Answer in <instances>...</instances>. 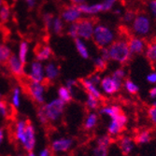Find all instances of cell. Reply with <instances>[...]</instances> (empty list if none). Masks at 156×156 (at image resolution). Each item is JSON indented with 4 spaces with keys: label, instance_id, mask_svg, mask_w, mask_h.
<instances>
[{
    "label": "cell",
    "instance_id": "ee69618b",
    "mask_svg": "<svg viewBox=\"0 0 156 156\" xmlns=\"http://www.w3.org/2000/svg\"><path fill=\"white\" fill-rule=\"evenodd\" d=\"M77 80H73V79H68V80H66V85L65 86L71 92L72 94H74V89H75V87L77 86Z\"/></svg>",
    "mask_w": 156,
    "mask_h": 156
},
{
    "label": "cell",
    "instance_id": "c3c4849f",
    "mask_svg": "<svg viewBox=\"0 0 156 156\" xmlns=\"http://www.w3.org/2000/svg\"><path fill=\"white\" fill-rule=\"evenodd\" d=\"M146 80H147V81H148L149 83H151V84H156V71L150 73V74L147 76Z\"/></svg>",
    "mask_w": 156,
    "mask_h": 156
},
{
    "label": "cell",
    "instance_id": "db71d44e",
    "mask_svg": "<svg viewBox=\"0 0 156 156\" xmlns=\"http://www.w3.org/2000/svg\"><path fill=\"white\" fill-rule=\"evenodd\" d=\"M24 1L27 3L29 8H34V6L36 5V0H24Z\"/></svg>",
    "mask_w": 156,
    "mask_h": 156
},
{
    "label": "cell",
    "instance_id": "b9f144b4",
    "mask_svg": "<svg viewBox=\"0 0 156 156\" xmlns=\"http://www.w3.org/2000/svg\"><path fill=\"white\" fill-rule=\"evenodd\" d=\"M117 2V0H104V2L101 3L102 4V9L103 11H108L110 10L114 4Z\"/></svg>",
    "mask_w": 156,
    "mask_h": 156
},
{
    "label": "cell",
    "instance_id": "2e32d148",
    "mask_svg": "<svg viewBox=\"0 0 156 156\" xmlns=\"http://www.w3.org/2000/svg\"><path fill=\"white\" fill-rule=\"evenodd\" d=\"M131 54H141L145 50V41L136 37H130L127 41Z\"/></svg>",
    "mask_w": 156,
    "mask_h": 156
},
{
    "label": "cell",
    "instance_id": "603a6c76",
    "mask_svg": "<svg viewBox=\"0 0 156 156\" xmlns=\"http://www.w3.org/2000/svg\"><path fill=\"white\" fill-rule=\"evenodd\" d=\"M151 139H152V134L149 130H141L136 135L134 138L136 144H138V145L149 144L151 141Z\"/></svg>",
    "mask_w": 156,
    "mask_h": 156
},
{
    "label": "cell",
    "instance_id": "d6986e66",
    "mask_svg": "<svg viewBox=\"0 0 156 156\" xmlns=\"http://www.w3.org/2000/svg\"><path fill=\"white\" fill-rule=\"evenodd\" d=\"M35 55L37 61L43 62L49 60L52 55V50L48 45H38L35 50Z\"/></svg>",
    "mask_w": 156,
    "mask_h": 156
},
{
    "label": "cell",
    "instance_id": "f35d334b",
    "mask_svg": "<svg viewBox=\"0 0 156 156\" xmlns=\"http://www.w3.org/2000/svg\"><path fill=\"white\" fill-rule=\"evenodd\" d=\"M53 19H54V17L51 13H45L43 15V23H44V25H45V28L47 31L51 29Z\"/></svg>",
    "mask_w": 156,
    "mask_h": 156
},
{
    "label": "cell",
    "instance_id": "5b68a950",
    "mask_svg": "<svg viewBox=\"0 0 156 156\" xmlns=\"http://www.w3.org/2000/svg\"><path fill=\"white\" fill-rule=\"evenodd\" d=\"M127 123H128V117L122 112L118 116L110 119L107 128L108 134L112 137L119 136L125 129Z\"/></svg>",
    "mask_w": 156,
    "mask_h": 156
},
{
    "label": "cell",
    "instance_id": "30bf717a",
    "mask_svg": "<svg viewBox=\"0 0 156 156\" xmlns=\"http://www.w3.org/2000/svg\"><path fill=\"white\" fill-rule=\"evenodd\" d=\"M150 20L146 15L141 14V15L135 17L133 23V30L136 34L139 36H145L150 32Z\"/></svg>",
    "mask_w": 156,
    "mask_h": 156
},
{
    "label": "cell",
    "instance_id": "bcb514c9",
    "mask_svg": "<svg viewBox=\"0 0 156 156\" xmlns=\"http://www.w3.org/2000/svg\"><path fill=\"white\" fill-rule=\"evenodd\" d=\"M136 17V14L134 11H131V10H128V11H126L125 14L123 15V21L126 22V23H129L131 21H133Z\"/></svg>",
    "mask_w": 156,
    "mask_h": 156
},
{
    "label": "cell",
    "instance_id": "52a82bcc",
    "mask_svg": "<svg viewBox=\"0 0 156 156\" xmlns=\"http://www.w3.org/2000/svg\"><path fill=\"white\" fill-rule=\"evenodd\" d=\"M78 37L90 39L93 37L94 29V22L90 18H80L77 22Z\"/></svg>",
    "mask_w": 156,
    "mask_h": 156
},
{
    "label": "cell",
    "instance_id": "8992f818",
    "mask_svg": "<svg viewBox=\"0 0 156 156\" xmlns=\"http://www.w3.org/2000/svg\"><path fill=\"white\" fill-rule=\"evenodd\" d=\"M74 146V140L71 137L61 136L54 138L51 142L50 149L52 153H66Z\"/></svg>",
    "mask_w": 156,
    "mask_h": 156
},
{
    "label": "cell",
    "instance_id": "ac0fdd59",
    "mask_svg": "<svg viewBox=\"0 0 156 156\" xmlns=\"http://www.w3.org/2000/svg\"><path fill=\"white\" fill-rule=\"evenodd\" d=\"M28 120L26 119H19L15 122V126H14V136L15 139L22 145L24 139V134H25V128L27 125Z\"/></svg>",
    "mask_w": 156,
    "mask_h": 156
},
{
    "label": "cell",
    "instance_id": "74e56055",
    "mask_svg": "<svg viewBox=\"0 0 156 156\" xmlns=\"http://www.w3.org/2000/svg\"><path fill=\"white\" fill-rule=\"evenodd\" d=\"M93 156H108V148L95 145L92 151Z\"/></svg>",
    "mask_w": 156,
    "mask_h": 156
},
{
    "label": "cell",
    "instance_id": "ab89813d",
    "mask_svg": "<svg viewBox=\"0 0 156 156\" xmlns=\"http://www.w3.org/2000/svg\"><path fill=\"white\" fill-rule=\"evenodd\" d=\"M125 71H124V69L123 68H118L116 69L114 72H113V74L111 75V77L113 79H115L121 82H123L124 79H125Z\"/></svg>",
    "mask_w": 156,
    "mask_h": 156
},
{
    "label": "cell",
    "instance_id": "11a10c76",
    "mask_svg": "<svg viewBox=\"0 0 156 156\" xmlns=\"http://www.w3.org/2000/svg\"><path fill=\"white\" fill-rule=\"evenodd\" d=\"M84 1H85V0H70V2H71L73 5H76V6L80 5V4H83Z\"/></svg>",
    "mask_w": 156,
    "mask_h": 156
},
{
    "label": "cell",
    "instance_id": "cb8c5ba5",
    "mask_svg": "<svg viewBox=\"0 0 156 156\" xmlns=\"http://www.w3.org/2000/svg\"><path fill=\"white\" fill-rule=\"evenodd\" d=\"M10 101L12 108L18 109L21 107V88L19 86H15L13 88Z\"/></svg>",
    "mask_w": 156,
    "mask_h": 156
},
{
    "label": "cell",
    "instance_id": "60d3db41",
    "mask_svg": "<svg viewBox=\"0 0 156 156\" xmlns=\"http://www.w3.org/2000/svg\"><path fill=\"white\" fill-rule=\"evenodd\" d=\"M37 119H38V121H39V122H40L41 124L46 125V124L49 123V122H48V120H47V118H46V115H45V113H44V111H43V108H42L41 105L39 106V108H38V109H37Z\"/></svg>",
    "mask_w": 156,
    "mask_h": 156
},
{
    "label": "cell",
    "instance_id": "f1b7e54d",
    "mask_svg": "<svg viewBox=\"0 0 156 156\" xmlns=\"http://www.w3.org/2000/svg\"><path fill=\"white\" fill-rule=\"evenodd\" d=\"M99 101L100 100H98V99H96L93 95L87 94L86 100H85V107L90 111H95L96 109L99 108Z\"/></svg>",
    "mask_w": 156,
    "mask_h": 156
},
{
    "label": "cell",
    "instance_id": "6f0895ef",
    "mask_svg": "<svg viewBox=\"0 0 156 156\" xmlns=\"http://www.w3.org/2000/svg\"><path fill=\"white\" fill-rule=\"evenodd\" d=\"M4 4V2H3V0H0V7H1L2 5Z\"/></svg>",
    "mask_w": 156,
    "mask_h": 156
},
{
    "label": "cell",
    "instance_id": "8d00e7d4",
    "mask_svg": "<svg viewBox=\"0 0 156 156\" xmlns=\"http://www.w3.org/2000/svg\"><path fill=\"white\" fill-rule=\"evenodd\" d=\"M94 67L96 68L97 72H102L107 68L108 66V62L105 61L104 59H102L101 57H97L94 60Z\"/></svg>",
    "mask_w": 156,
    "mask_h": 156
},
{
    "label": "cell",
    "instance_id": "1f68e13d",
    "mask_svg": "<svg viewBox=\"0 0 156 156\" xmlns=\"http://www.w3.org/2000/svg\"><path fill=\"white\" fill-rule=\"evenodd\" d=\"M11 55L10 49L3 44H0V64H7Z\"/></svg>",
    "mask_w": 156,
    "mask_h": 156
},
{
    "label": "cell",
    "instance_id": "7c38bea8",
    "mask_svg": "<svg viewBox=\"0 0 156 156\" xmlns=\"http://www.w3.org/2000/svg\"><path fill=\"white\" fill-rule=\"evenodd\" d=\"M81 15V12L80 11L79 8L76 5L66 7L61 13V18L66 23H75L77 22Z\"/></svg>",
    "mask_w": 156,
    "mask_h": 156
},
{
    "label": "cell",
    "instance_id": "f907efd6",
    "mask_svg": "<svg viewBox=\"0 0 156 156\" xmlns=\"http://www.w3.org/2000/svg\"><path fill=\"white\" fill-rule=\"evenodd\" d=\"M150 8H151V10L153 14V16L156 18V0H151V3H150Z\"/></svg>",
    "mask_w": 156,
    "mask_h": 156
},
{
    "label": "cell",
    "instance_id": "4fadbf2b",
    "mask_svg": "<svg viewBox=\"0 0 156 156\" xmlns=\"http://www.w3.org/2000/svg\"><path fill=\"white\" fill-rule=\"evenodd\" d=\"M8 66L10 70V72L17 77H22L23 76L24 73V66L21 63L18 56L15 54H11L10 57L9 58L8 62Z\"/></svg>",
    "mask_w": 156,
    "mask_h": 156
},
{
    "label": "cell",
    "instance_id": "7a4b0ae2",
    "mask_svg": "<svg viewBox=\"0 0 156 156\" xmlns=\"http://www.w3.org/2000/svg\"><path fill=\"white\" fill-rule=\"evenodd\" d=\"M41 107L43 108L49 123L56 122L61 119L64 114L66 103L63 102L60 98H55L46 104L41 105Z\"/></svg>",
    "mask_w": 156,
    "mask_h": 156
},
{
    "label": "cell",
    "instance_id": "d6a6232c",
    "mask_svg": "<svg viewBox=\"0 0 156 156\" xmlns=\"http://www.w3.org/2000/svg\"><path fill=\"white\" fill-rule=\"evenodd\" d=\"M51 29L56 35H61L62 32L64 31V23L61 17H55L53 19Z\"/></svg>",
    "mask_w": 156,
    "mask_h": 156
},
{
    "label": "cell",
    "instance_id": "680465c9",
    "mask_svg": "<svg viewBox=\"0 0 156 156\" xmlns=\"http://www.w3.org/2000/svg\"><path fill=\"white\" fill-rule=\"evenodd\" d=\"M60 156H69V155H67V154H65V153H63L62 155H60Z\"/></svg>",
    "mask_w": 156,
    "mask_h": 156
},
{
    "label": "cell",
    "instance_id": "44dd1931",
    "mask_svg": "<svg viewBox=\"0 0 156 156\" xmlns=\"http://www.w3.org/2000/svg\"><path fill=\"white\" fill-rule=\"evenodd\" d=\"M98 114L94 111H90L87 116L85 117L83 122V129L85 131H92L94 129L98 123Z\"/></svg>",
    "mask_w": 156,
    "mask_h": 156
},
{
    "label": "cell",
    "instance_id": "9a60e30c",
    "mask_svg": "<svg viewBox=\"0 0 156 156\" xmlns=\"http://www.w3.org/2000/svg\"><path fill=\"white\" fill-rule=\"evenodd\" d=\"M136 142L133 137L129 136H122L119 139V148L123 155H129L135 150Z\"/></svg>",
    "mask_w": 156,
    "mask_h": 156
},
{
    "label": "cell",
    "instance_id": "4316f807",
    "mask_svg": "<svg viewBox=\"0 0 156 156\" xmlns=\"http://www.w3.org/2000/svg\"><path fill=\"white\" fill-rule=\"evenodd\" d=\"M122 86L124 87L125 91L130 94H138V92L140 90L138 85L136 83H135L130 79H124Z\"/></svg>",
    "mask_w": 156,
    "mask_h": 156
},
{
    "label": "cell",
    "instance_id": "277c9868",
    "mask_svg": "<svg viewBox=\"0 0 156 156\" xmlns=\"http://www.w3.org/2000/svg\"><path fill=\"white\" fill-rule=\"evenodd\" d=\"M25 90L32 100L37 105L45 104V84L42 82H35L28 80Z\"/></svg>",
    "mask_w": 156,
    "mask_h": 156
},
{
    "label": "cell",
    "instance_id": "816d5d0a",
    "mask_svg": "<svg viewBox=\"0 0 156 156\" xmlns=\"http://www.w3.org/2000/svg\"><path fill=\"white\" fill-rule=\"evenodd\" d=\"M149 96L151 99H156V85H154L152 88L150 89V91H149Z\"/></svg>",
    "mask_w": 156,
    "mask_h": 156
},
{
    "label": "cell",
    "instance_id": "7402d4cb",
    "mask_svg": "<svg viewBox=\"0 0 156 156\" xmlns=\"http://www.w3.org/2000/svg\"><path fill=\"white\" fill-rule=\"evenodd\" d=\"M81 13L88 14V15H93V14H97L99 12L103 11L102 4H93V5H86L80 4L77 6Z\"/></svg>",
    "mask_w": 156,
    "mask_h": 156
},
{
    "label": "cell",
    "instance_id": "8fae6325",
    "mask_svg": "<svg viewBox=\"0 0 156 156\" xmlns=\"http://www.w3.org/2000/svg\"><path fill=\"white\" fill-rule=\"evenodd\" d=\"M28 80L35 82H42L45 81V74H44V67L42 66L41 62L34 61L30 66V72L28 74Z\"/></svg>",
    "mask_w": 156,
    "mask_h": 156
},
{
    "label": "cell",
    "instance_id": "ffe728a7",
    "mask_svg": "<svg viewBox=\"0 0 156 156\" xmlns=\"http://www.w3.org/2000/svg\"><path fill=\"white\" fill-rule=\"evenodd\" d=\"M99 114L108 116L109 119H112L122 112L121 107L118 105H108V106H103L102 108H99Z\"/></svg>",
    "mask_w": 156,
    "mask_h": 156
},
{
    "label": "cell",
    "instance_id": "e0dca14e",
    "mask_svg": "<svg viewBox=\"0 0 156 156\" xmlns=\"http://www.w3.org/2000/svg\"><path fill=\"white\" fill-rule=\"evenodd\" d=\"M44 74H45V81L51 82V81L55 80L56 79L59 77L60 68H59V66L56 64H54L53 62H51V63H49V64H47L45 66V67H44Z\"/></svg>",
    "mask_w": 156,
    "mask_h": 156
},
{
    "label": "cell",
    "instance_id": "6da1fadb",
    "mask_svg": "<svg viewBox=\"0 0 156 156\" xmlns=\"http://www.w3.org/2000/svg\"><path fill=\"white\" fill-rule=\"evenodd\" d=\"M108 50L110 60L118 62L121 65H126L131 59V52L126 40L119 39L111 42Z\"/></svg>",
    "mask_w": 156,
    "mask_h": 156
},
{
    "label": "cell",
    "instance_id": "9f6ffc18",
    "mask_svg": "<svg viewBox=\"0 0 156 156\" xmlns=\"http://www.w3.org/2000/svg\"><path fill=\"white\" fill-rule=\"evenodd\" d=\"M25 156H37L34 151H30V152H27V154Z\"/></svg>",
    "mask_w": 156,
    "mask_h": 156
},
{
    "label": "cell",
    "instance_id": "4dcf8cb0",
    "mask_svg": "<svg viewBox=\"0 0 156 156\" xmlns=\"http://www.w3.org/2000/svg\"><path fill=\"white\" fill-rule=\"evenodd\" d=\"M146 57L151 63L156 62V42H151L148 44L146 49Z\"/></svg>",
    "mask_w": 156,
    "mask_h": 156
},
{
    "label": "cell",
    "instance_id": "ba28073f",
    "mask_svg": "<svg viewBox=\"0 0 156 156\" xmlns=\"http://www.w3.org/2000/svg\"><path fill=\"white\" fill-rule=\"evenodd\" d=\"M37 143V136H36V128L35 125L28 121L26 128H25V134H24V139L22 144L23 149L26 152L33 151Z\"/></svg>",
    "mask_w": 156,
    "mask_h": 156
},
{
    "label": "cell",
    "instance_id": "e575fe53",
    "mask_svg": "<svg viewBox=\"0 0 156 156\" xmlns=\"http://www.w3.org/2000/svg\"><path fill=\"white\" fill-rule=\"evenodd\" d=\"M10 107L8 105V103L2 99H0V117L7 119L10 115Z\"/></svg>",
    "mask_w": 156,
    "mask_h": 156
},
{
    "label": "cell",
    "instance_id": "d590c367",
    "mask_svg": "<svg viewBox=\"0 0 156 156\" xmlns=\"http://www.w3.org/2000/svg\"><path fill=\"white\" fill-rule=\"evenodd\" d=\"M147 114H148V118L151 121V122L156 126V100L154 102H152L151 107L148 108Z\"/></svg>",
    "mask_w": 156,
    "mask_h": 156
},
{
    "label": "cell",
    "instance_id": "9c48e42d",
    "mask_svg": "<svg viewBox=\"0 0 156 156\" xmlns=\"http://www.w3.org/2000/svg\"><path fill=\"white\" fill-rule=\"evenodd\" d=\"M122 83L123 82L113 79L111 76H107L101 79V81L99 83L101 88L100 91L108 95H113L121 90V88L122 87Z\"/></svg>",
    "mask_w": 156,
    "mask_h": 156
},
{
    "label": "cell",
    "instance_id": "f6af8a7d",
    "mask_svg": "<svg viewBox=\"0 0 156 156\" xmlns=\"http://www.w3.org/2000/svg\"><path fill=\"white\" fill-rule=\"evenodd\" d=\"M92 83H94V85H97L100 83V81H101V77H100V75H99V73L97 72V73H94V74H92L91 76H89L88 78H87Z\"/></svg>",
    "mask_w": 156,
    "mask_h": 156
},
{
    "label": "cell",
    "instance_id": "484cf974",
    "mask_svg": "<svg viewBox=\"0 0 156 156\" xmlns=\"http://www.w3.org/2000/svg\"><path fill=\"white\" fill-rule=\"evenodd\" d=\"M75 46H76V49H77L79 54L83 59H89L90 55H89L88 49L80 38H79V37L75 38Z\"/></svg>",
    "mask_w": 156,
    "mask_h": 156
},
{
    "label": "cell",
    "instance_id": "94428289",
    "mask_svg": "<svg viewBox=\"0 0 156 156\" xmlns=\"http://www.w3.org/2000/svg\"><path fill=\"white\" fill-rule=\"evenodd\" d=\"M1 97H2V94H1V93H0V98H1Z\"/></svg>",
    "mask_w": 156,
    "mask_h": 156
},
{
    "label": "cell",
    "instance_id": "3957f363",
    "mask_svg": "<svg viewBox=\"0 0 156 156\" xmlns=\"http://www.w3.org/2000/svg\"><path fill=\"white\" fill-rule=\"evenodd\" d=\"M92 38L94 39V44L99 49H102L111 43L114 39V35L108 27L99 24L94 27Z\"/></svg>",
    "mask_w": 156,
    "mask_h": 156
},
{
    "label": "cell",
    "instance_id": "7dc6e473",
    "mask_svg": "<svg viewBox=\"0 0 156 156\" xmlns=\"http://www.w3.org/2000/svg\"><path fill=\"white\" fill-rule=\"evenodd\" d=\"M100 50H101V56H100V57H101L102 59H104L105 61L108 62V61L110 60V58H109V54H108V48H102V49H100Z\"/></svg>",
    "mask_w": 156,
    "mask_h": 156
},
{
    "label": "cell",
    "instance_id": "f5cc1de1",
    "mask_svg": "<svg viewBox=\"0 0 156 156\" xmlns=\"http://www.w3.org/2000/svg\"><path fill=\"white\" fill-rule=\"evenodd\" d=\"M5 136H6L5 129L3 128V127H0V145L3 143V141L5 139Z\"/></svg>",
    "mask_w": 156,
    "mask_h": 156
},
{
    "label": "cell",
    "instance_id": "681fc988",
    "mask_svg": "<svg viewBox=\"0 0 156 156\" xmlns=\"http://www.w3.org/2000/svg\"><path fill=\"white\" fill-rule=\"evenodd\" d=\"M51 153L52 152L50 148H44L39 151L37 156H51Z\"/></svg>",
    "mask_w": 156,
    "mask_h": 156
},
{
    "label": "cell",
    "instance_id": "5bb4252c",
    "mask_svg": "<svg viewBox=\"0 0 156 156\" xmlns=\"http://www.w3.org/2000/svg\"><path fill=\"white\" fill-rule=\"evenodd\" d=\"M80 83L81 84V86L83 87V89L85 90L87 94H91L94 97H95L98 100H101L103 98V94L102 92L98 89V87L96 85H94V83H92L87 78L84 79H80Z\"/></svg>",
    "mask_w": 156,
    "mask_h": 156
},
{
    "label": "cell",
    "instance_id": "836d02e7",
    "mask_svg": "<svg viewBox=\"0 0 156 156\" xmlns=\"http://www.w3.org/2000/svg\"><path fill=\"white\" fill-rule=\"evenodd\" d=\"M10 16V8L7 4H3L0 7V22L7 23Z\"/></svg>",
    "mask_w": 156,
    "mask_h": 156
},
{
    "label": "cell",
    "instance_id": "f546056e",
    "mask_svg": "<svg viewBox=\"0 0 156 156\" xmlns=\"http://www.w3.org/2000/svg\"><path fill=\"white\" fill-rule=\"evenodd\" d=\"M113 142V137L110 136L108 134L107 135H102V136H99L96 138L95 141V145L98 146H102V147H106V148H109L110 145Z\"/></svg>",
    "mask_w": 156,
    "mask_h": 156
},
{
    "label": "cell",
    "instance_id": "91938a15",
    "mask_svg": "<svg viewBox=\"0 0 156 156\" xmlns=\"http://www.w3.org/2000/svg\"><path fill=\"white\" fill-rule=\"evenodd\" d=\"M17 156H25V155H23V154H18Z\"/></svg>",
    "mask_w": 156,
    "mask_h": 156
},
{
    "label": "cell",
    "instance_id": "7bdbcfd3",
    "mask_svg": "<svg viewBox=\"0 0 156 156\" xmlns=\"http://www.w3.org/2000/svg\"><path fill=\"white\" fill-rule=\"evenodd\" d=\"M68 35L71 37L72 38H77L78 37V30H77V23L76 22L75 23H72L70 24L69 28H68Z\"/></svg>",
    "mask_w": 156,
    "mask_h": 156
},
{
    "label": "cell",
    "instance_id": "83f0119b",
    "mask_svg": "<svg viewBox=\"0 0 156 156\" xmlns=\"http://www.w3.org/2000/svg\"><path fill=\"white\" fill-rule=\"evenodd\" d=\"M28 51H29V46H28V43L24 40L22 41L20 43V47H19V59H20L21 63L24 66H25V64L27 62Z\"/></svg>",
    "mask_w": 156,
    "mask_h": 156
},
{
    "label": "cell",
    "instance_id": "d4e9b609",
    "mask_svg": "<svg viewBox=\"0 0 156 156\" xmlns=\"http://www.w3.org/2000/svg\"><path fill=\"white\" fill-rule=\"evenodd\" d=\"M58 94V98H60L63 102L66 104L70 103L73 99V94L70 92L66 86H60L57 91Z\"/></svg>",
    "mask_w": 156,
    "mask_h": 156
}]
</instances>
